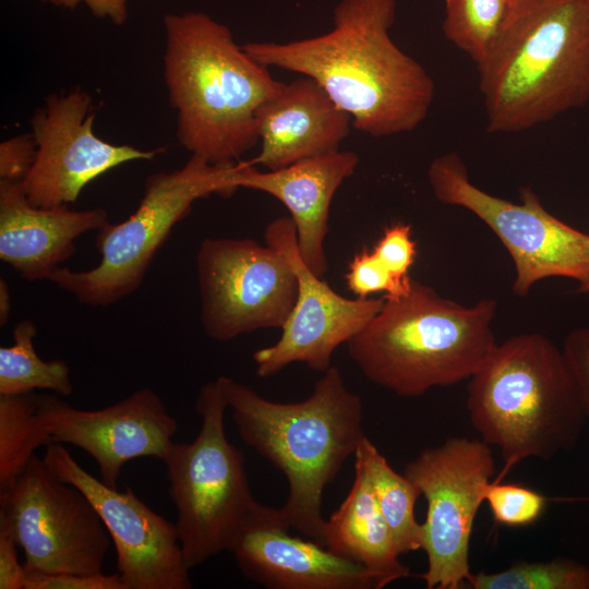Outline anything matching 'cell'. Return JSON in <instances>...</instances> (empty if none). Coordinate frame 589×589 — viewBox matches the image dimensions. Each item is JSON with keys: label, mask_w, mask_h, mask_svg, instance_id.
<instances>
[{"label": "cell", "mask_w": 589, "mask_h": 589, "mask_svg": "<svg viewBox=\"0 0 589 589\" xmlns=\"http://www.w3.org/2000/svg\"><path fill=\"white\" fill-rule=\"evenodd\" d=\"M396 9V0H340L328 33L242 47L266 68L315 80L359 132L372 137L408 133L425 120L435 84L425 68L394 43L389 31Z\"/></svg>", "instance_id": "obj_1"}, {"label": "cell", "mask_w": 589, "mask_h": 589, "mask_svg": "<svg viewBox=\"0 0 589 589\" xmlns=\"http://www.w3.org/2000/svg\"><path fill=\"white\" fill-rule=\"evenodd\" d=\"M240 438L288 481L280 509L286 524L324 545L323 493L365 436L363 402L330 365L301 401L264 398L232 377L218 376Z\"/></svg>", "instance_id": "obj_2"}, {"label": "cell", "mask_w": 589, "mask_h": 589, "mask_svg": "<svg viewBox=\"0 0 589 589\" xmlns=\"http://www.w3.org/2000/svg\"><path fill=\"white\" fill-rule=\"evenodd\" d=\"M164 27V79L179 143L208 164L237 163L259 143V109L285 83L203 12L166 14Z\"/></svg>", "instance_id": "obj_3"}, {"label": "cell", "mask_w": 589, "mask_h": 589, "mask_svg": "<svg viewBox=\"0 0 589 589\" xmlns=\"http://www.w3.org/2000/svg\"><path fill=\"white\" fill-rule=\"evenodd\" d=\"M486 130L514 133L589 104V0H524L477 64Z\"/></svg>", "instance_id": "obj_4"}, {"label": "cell", "mask_w": 589, "mask_h": 589, "mask_svg": "<svg viewBox=\"0 0 589 589\" xmlns=\"http://www.w3.org/2000/svg\"><path fill=\"white\" fill-rule=\"evenodd\" d=\"M469 380L470 422L503 462L494 481L524 459L549 460L577 445L587 417L562 348L548 337L520 334L497 344Z\"/></svg>", "instance_id": "obj_5"}, {"label": "cell", "mask_w": 589, "mask_h": 589, "mask_svg": "<svg viewBox=\"0 0 589 589\" xmlns=\"http://www.w3.org/2000/svg\"><path fill=\"white\" fill-rule=\"evenodd\" d=\"M384 297V296H383ZM497 302L461 305L412 280L399 298H385L376 315L348 342L351 360L372 383L401 397L470 378L496 340Z\"/></svg>", "instance_id": "obj_6"}, {"label": "cell", "mask_w": 589, "mask_h": 589, "mask_svg": "<svg viewBox=\"0 0 589 589\" xmlns=\"http://www.w3.org/2000/svg\"><path fill=\"white\" fill-rule=\"evenodd\" d=\"M238 168L239 161L212 165L191 156L179 169L151 175L136 211L125 220L107 221L97 230L99 264L81 272L58 267L48 280L89 306H108L130 296L194 202L211 195L229 197L239 189Z\"/></svg>", "instance_id": "obj_7"}, {"label": "cell", "mask_w": 589, "mask_h": 589, "mask_svg": "<svg viewBox=\"0 0 589 589\" xmlns=\"http://www.w3.org/2000/svg\"><path fill=\"white\" fill-rule=\"evenodd\" d=\"M227 409L219 378L205 383L195 401L201 416L196 437L190 443L172 442L161 459L190 569L229 551L239 527L259 503L249 484L243 452L227 437Z\"/></svg>", "instance_id": "obj_8"}, {"label": "cell", "mask_w": 589, "mask_h": 589, "mask_svg": "<svg viewBox=\"0 0 589 589\" xmlns=\"http://www.w3.org/2000/svg\"><path fill=\"white\" fill-rule=\"evenodd\" d=\"M426 176L440 202L476 215L506 248L516 296L526 297L534 284L551 277L573 279L579 288L589 281V235L549 213L531 189L519 190V204L486 193L470 181L456 153L436 157Z\"/></svg>", "instance_id": "obj_9"}, {"label": "cell", "mask_w": 589, "mask_h": 589, "mask_svg": "<svg viewBox=\"0 0 589 589\" xmlns=\"http://www.w3.org/2000/svg\"><path fill=\"white\" fill-rule=\"evenodd\" d=\"M426 502L422 545L428 558L420 575L428 589L466 588L471 578L470 540L474 519L495 473L491 446L456 436L426 448L402 472Z\"/></svg>", "instance_id": "obj_10"}, {"label": "cell", "mask_w": 589, "mask_h": 589, "mask_svg": "<svg viewBox=\"0 0 589 589\" xmlns=\"http://www.w3.org/2000/svg\"><path fill=\"white\" fill-rule=\"evenodd\" d=\"M0 521L23 550L25 569L47 574L103 573L111 538L76 486L58 479L33 456L0 492Z\"/></svg>", "instance_id": "obj_11"}, {"label": "cell", "mask_w": 589, "mask_h": 589, "mask_svg": "<svg viewBox=\"0 0 589 589\" xmlns=\"http://www.w3.org/2000/svg\"><path fill=\"white\" fill-rule=\"evenodd\" d=\"M201 323L216 341L281 328L294 305L297 276L277 248L252 239L206 238L195 257Z\"/></svg>", "instance_id": "obj_12"}, {"label": "cell", "mask_w": 589, "mask_h": 589, "mask_svg": "<svg viewBox=\"0 0 589 589\" xmlns=\"http://www.w3.org/2000/svg\"><path fill=\"white\" fill-rule=\"evenodd\" d=\"M44 460L61 481L82 491L103 520L117 554V572L128 589H190L192 580L176 525L129 486L106 485L59 443L46 445Z\"/></svg>", "instance_id": "obj_13"}, {"label": "cell", "mask_w": 589, "mask_h": 589, "mask_svg": "<svg viewBox=\"0 0 589 589\" xmlns=\"http://www.w3.org/2000/svg\"><path fill=\"white\" fill-rule=\"evenodd\" d=\"M92 97L80 88L50 95L32 119L37 151L21 182L27 201L37 207L76 202L82 190L110 169L133 160H151L161 149L116 145L94 131Z\"/></svg>", "instance_id": "obj_14"}, {"label": "cell", "mask_w": 589, "mask_h": 589, "mask_svg": "<svg viewBox=\"0 0 589 589\" xmlns=\"http://www.w3.org/2000/svg\"><path fill=\"white\" fill-rule=\"evenodd\" d=\"M264 239L287 256L296 273L298 289L279 339L253 354L256 374L269 377L294 362L325 372L332 365L334 351L376 315L384 297L349 299L335 292L303 262L290 217H279L268 224Z\"/></svg>", "instance_id": "obj_15"}, {"label": "cell", "mask_w": 589, "mask_h": 589, "mask_svg": "<svg viewBox=\"0 0 589 589\" xmlns=\"http://www.w3.org/2000/svg\"><path fill=\"white\" fill-rule=\"evenodd\" d=\"M37 412L50 443L85 450L97 464L100 480L113 489L130 460H161L178 431L176 418L151 388L97 410L75 408L53 393L37 394Z\"/></svg>", "instance_id": "obj_16"}, {"label": "cell", "mask_w": 589, "mask_h": 589, "mask_svg": "<svg viewBox=\"0 0 589 589\" xmlns=\"http://www.w3.org/2000/svg\"><path fill=\"white\" fill-rule=\"evenodd\" d=\"M290 529L280 509L257 503L229 548L242 575L268 589L384 588L364 566Z\"/></svg>", "instance_id": "obj_17"}, {"label": "cell", "mask_w": 589, "mask_h": 589, "mask_svg": "<svg viewBox=\"0 0 589 589\" xmlns=\"http://www.w3.org/2000/svg\"><path fill=\"white\" fill-rule=\"evenodd\" d=\"M358 164L359 157L352 151H336L267 171L256 170L249 161H239L236 184L239 189L269 194L286 206L303 262L322 277L327 271L324 242L330 204Z\"/></svg>", "instance_id": "obj_18"}, {"label": "cell", "mask_w": 589, "mask_h": 589, "mask_svg": "<svg viewBox=\"0 0 589 589\" xmlns=\"http://www.w3.org/2000/svg\"><path fill=\"white\" fill-rule=\"evenodd\" d=\"M350 116L312 77L285 83L256 115L261 151L248 160L267 170L339 151L349 135Z\"/></svg>", "instance_id": "obj_19"}, {"label": "cell", "mask_w": 589, "mask_h": 589, "mask_svg": "<svg viewBox=\"0 0 589 589\" xmlns=\"http://www.w3.org/2000/svg\"><path fill=\"white\" fill-rule=\"evenodd\" d=\"M107 221L100 207L34 206L21 182L0 180V259L28 281L48 279L74 254L80 236Z\"/></svg>", "instance_id": "obj_20"}, {"label": "cell", "mask_w": 589, "mask_h": 589, "mask_svg": "<svg viewBox=\"0 0 589 589\" xmlns=\"http://www.w3.org/2000/svg\"><path fill=\"white\" fill-rule=\"evenodd\" d=\"M324 546L376 574L384 587L410 573L399 560L393 534L358 466L347 496L326 520Z\"/></svg>", "instance_id": "obj_21"}, {"label": "cell", "mask_w": 589, "mask_h": 589, "mask_svg": "<svg viewBox=\"0 0 589 589\" xmlns=\"http://www.w3.org/2000/svg\"><path fill=\"white\" fill-rule=\"evenodd\" d=\"M353 456L354 466L364 473L399 554L420 550L422 524L414 515L416 502L421 496L418 486L404 473L395 471L366 435Z\"/></svg>", "instance_id": "obj_22"}, {"label": "cell", "mask_w": 589, "mask_h": 589, "mask_svg": "<svg viewBox=\"0 0 589 589\" xmlns=\"http://www.w3.org/2000/svg\"><path fill=\"white\" fill-rule=\"evenodd\" d=\"M37 327L32 320H21L13 329L14 342L0 348V396H15L49 390L61 397L72 394L70 369L62 360L44 361L34 347Z\"/></svg>", "instance_id": "obj_23"}, {"label": "cell", "mask_w": 589, "mask_h": 589, "mask_svg": "<svg viewBox=\"0 0 589 589\" xmlns=\"http://www.w3.org/2000/svg\"><path fill=\"white\" fill-rule=\"evenodd\" d=\"M50 443L37 412V394L0 396V492Z\"/></svg>", "instance_id": "obj_24"}, {"label": "cell", "mask_w": 589, "mask_h": 589, "mask_svg": "<svg viewBox=\"0 0 589 589\" xmlns=\"http://www.w3.org/2000/svg\"><path fill=\"white\" fill-rule=\"evenodd\" d=\"M509 11L508 0H445L443 34L479 64L496 45Z\"/></svg>", "instance_id": "obj_25"}, {"label": "cell", "mask_w": 589, "mask_h": 589, "mask_svg": "<svg viewBox=\"0 0 589 589\" xmlns=\"http://www.w3.org/2000/svg\"><path fill=\"white\" fill-rule=\"evenodd\" d=\"M472 589H589V567L566 557L518 562L497 573L472 574Z\"/></svg>", "instance_id": "obj_26"}, {"label": "cell", "mask_w": 589, "mask_h": 589, "mask_svg": "<svg viewBox=\"0 0 589 589\" xmlns=\"http://www.w3.org/2000/svg\"><path fill=\"white\" fill-rule=\"evenodd\" d=\"M485 502L494 521L509 528L534 525L548 506L546 496L533 489L494 480L486 489Z\"/></svg>", "instance_id": "obj_27"}, {"label": "cell", "mask_w": 589, "mask_h": 589, "mask_svg": "<svg viewBox=\"0 0 589 589\" xmlns=\"http://www.w3.org/2000/svg\"><path fill=\"white\" fill-rule=\"evenodd\" d=\"M345 279L348 289L357 298H369L372 293L385 292V298L394 299L406 294L411 287L399 284L373 250L366 248L352 257Z\"/></svg>", "instance_id": "obj_28"}, {"label": "cell", "mask_w": 589, "mask_h": 589, "mask_svg": "<svg viewBox=\"0 0 589 589\" xmlns=\"http://www.w3.org/2000/svg\"><path fill=\"white\" fill-rule=\"evenodd\" d=\"M373 252L399 284L411 285L409 271L416 260L417 248L409 224L398 221L387 226Z\"/></svg>", "instance_id": "obj_29"}, {"label": "cell", "mask_w": 589, "mask_h": 589, "mask_svg": "<svg viewBox=\"0 0 589 589\" xmlns=\"http://www.w3.org/2000/svg\"><path fill=\"white\" fill-rule=\"evenodd\" d=\"M26 589H128L119 573L47 574L26 570Z\"/></svg>", "instance_id": "obj_30"}, {"label": "cell", "mask_w": 589, "mask_h": 589, "mask_svg": "<svg viewBox=\"0 0 589 589\" xmlns=\"http://www.w3.org/2000/svg\"><path fill=\"white\" fill-rule=\"evenodd\" d=\"M562 351L589 420V325L569 332L563 341Z\"/></svg>", "instance_id": "obj_31"}, {"label": "cell", "mask_w": 589, "mask_h": 589, "mask_svg": "<svg viewBox=\"0 0 589 589\" xmlns=\"http://www.w3.org/2000/svg\"><path fill=\"white\" fill-rule=\"evenodd\" d=\"M33 133L12 136L0 144V180L22 182L36 158Z\"/></svg>", "instance_id": "obj_32"}, {"label": "cell", "mask_w": 589, "mask_h": 589, "mask_svg": "<svg viewBox=\"0 0 589 589\" xmlns=\"http://www.w3.org/2000/svg\"><path fill=\"white\" fill-rule=\"evenodd\" d=\"M19 548L9 527L0 521V589H26V569L19 560Z\"/></svg>", "instance_id": "obj_33"}, {"label": "cell", "mask_w": 589, "mask_h": 589, "mask_svg": "<svg viewBox=\"0 0 589 589\" xmlns=\"http://www.w3.org/2000/svg\"><path fill=\"white\" fill-rule=\"evenodd\" d=\"M60 8L73 10L81 3L96 16L108 19L116 25H122L128 19L129 0H51Z\"/></svg>", "instance_id": "obj_34"}, {"label": "cell", "mask_w": 589, "mask_h": 589, "mask_svg": "<svg viewBox=\"0 0 589 589\" xmlns=\"http://www.w3.org/2000/svg\"><path fill=\"white\" fill-rule=\"evenodd\" d=\"M11 311V298L7 281L0 279V323L1 325L8 322Z\"/></svg>", "instance_id": "obj_35"}, {"label": "cell", "mask_w": 589, "mask_h": 589, "mask_svg": "<svg viewBox=\"0 0 589 589\" xmlns=\"http://www.w3.org/2000/svg\"><path fill=\"white\" fill-rule=\"evenodd\" d=\"M578 291L582 293H589V281L585 286L578 288Z\"/></svg>", "instance_id": "obj_36"}, {"label": "cell", "mask_w": 589, "mask_h": 589, "mask_svg": "<svg viewBox=\"0 0 589 589\" xmlns=\"http://www.w3.org/2000/svg\"><path fill=\"white\" fill-rule=\"evenodd\" d=\"M524 0H508L509 4H510V8H513L514 5L522 2Z\"/></svg>", "instance_id": "obj_37"}, {"label": "cell", "mask_w": 589, "mask_h": 589, "mask_svg": "<svg viewBox=\"0 0 589 589\" xmlns=\"http://www.w3.org/2000/svg\"><path fill=\"white\" fill-rule=\"evenodd\" d=\"M39 1H43V2H48V1H51V0H39Z\"/></svg>", "instance_id": "obj_38"}]
</instances>
